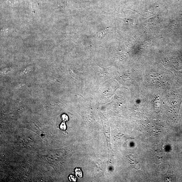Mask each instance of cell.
I'll return each instance as SVG.
<instances>
[{"instance_id":"5b68a950","label":"cell","mask_w":182,"mask_h":182,"mask_svg":"<svg viewBox=\"0 0 182 182\" xmlns=\"http://www.w3.org/2000/svg\"><path fill=\"white\" fill-rule=\"evenodd\" d=\"M107 34V32L106 30H104L101 32L100 33L98 34V37L101 38H102L104 37L105 35Z\"/></svg>"},{"instance_id":"277c9868","label":"cell","mask_w":182,"mask_h":182,"mask_svg":"<svg viewBox=\"0 0 182 182\" xmlns=\"http://www.w3.org/2000/svg\"><path fill=\"white\" fill-rule=\"evenodd\" d=\"M60 129L62 130H65L66 129V126L65 122H62L59 126Z\"/></svg>"},{"instance_id":"8992f818","label":"cell","mask_w":182,"mask_h":182,"mask_svg":"<svg viewBox=\"0 0 182 182\" xmlns=\"http://www.w3.org/2000/svg\"><path fill=\"white\" fill-rule=\"evenodd\" d=\"M69 179L70 181H76V177L73 175H70L69 177Z\"/></svg>"},{"instance_id":"3957f363","label":"cell","mask_w":182,"mask_h":182,"mask_svg":"<svg viewBox=\"0 0 182 182\" xmlns=\"http://www.w3.org/2000/svg\"><path fill=\"white\" fill-rule=\"evenodd\" d=\"M61 119L64 122H66L69 120V117L67 115L63 114L62 115Z\"/></svg>"},{"instance_id":"7a4b0ae2","label":"cell","mask_w":182,"mask_h":182,"mask_svg":"<svg viewBox=\"0 0 182 182\" xmlns=\"http://www.w3.org/2000/svg\"><path fill=\"white\" fill-rule=\"evenodd\" d=\"M75 174L76 176L79 178H82V172L80 169L76 168L75 169Z\"/></svg>"},{"instance_id":"52a82bcc","label":"cell","mask_w":182,"mask_h":182,"mask_svg":"<svg viewBox=\"0 0 182 182\" xmlns=\"http://www.w3.org/2000/svg\"><path fill=\"white\" fill-rule=\"evenodd\" d=\"M30 7L31 9H35L37 7V3H35L34 2H31L30 3Z\"/></svg>"},{"instance_id":"6da1fadb","label":"cell","mask_w":182,"mask_h":182,"mask_svg":"<svg viewBox=\"0 0 182 182\" xmlns=\"http://www.w3.org/2000/svg\"><path fill=\"white\" fill-rule=\"evenodd\" d=\"M6 3L7 5L12 7H16L19 4L18 0H7Z\"/></svg>"}]
</instances>
